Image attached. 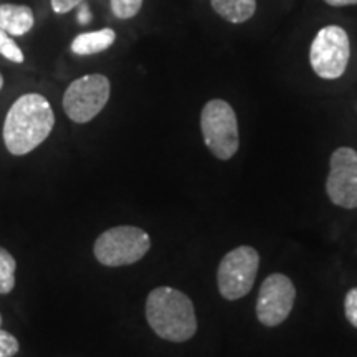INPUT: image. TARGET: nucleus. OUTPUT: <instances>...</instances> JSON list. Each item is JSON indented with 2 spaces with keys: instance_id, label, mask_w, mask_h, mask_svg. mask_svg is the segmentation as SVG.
<instances>
[{
  "instance_id": "nucleus-1",
  "label": "nucleus",
  "mask_w": 357,
  "mask_h": 357,
  "mask_svg": "<svg viewBox=\"0 0 357 357\" xmlns=\"http://www.w3.org/2000/svg\"><path fill=\"white\" fill-rule=\"evenodd\" d=\"M55 114L48 100L38 93L20 96L8 109L3 124V142L8 153L25 155L50 136Z\"/></svg>"
},
{
  "instance_id": "nucleus-2",
  "label": "nucleus",
  "mask_w": 357,
  "mask_h": 357,
  "mask_svg": "<svg viewBox=\"0 0 357 357\" xmlns=\"http://www.w3.org/2000/svg\"><path fill=\"white\" fill-rule=\"evenodd\" d=\"M146 319L159 337L185 342L197 333L194 303L176 288L159 287L147 294Z\"/></svg>"
},
{
  "instance_id": "nucleus-3",
  "label": "nucleus",
  "mask_w": 357,
  "mask_h": 357,
  "mask_svg": "<svg viewBox=\"0 0 357 357\" xmlns=\"http://www.w3.org/2000/svg\"><path fill=\"white\" fill-rule=\"evenodd\" d=\"M149 248L151 238L144 230L132 225H119L98 236L93 253L101 265L118 268L142 260Z\"/></svg>"
},
{
  "instance_id": "nucleus-4",
  "label": "nucleus",
  "mask_w": 357,
  "mask_h": 357,
  "mask_svg": "<svg viewBox=\"0 0 357 357\" xmlns=\"http://www.w3.org/2000/svg\"><path fill=\"white\" fill-rule=\"evenodd\" d=\"M205 146L220 160L234 158L240 146L238 121L231 106L223 100H211L200 113Z\"/></svg>"
},
{
  "instance_id": "nucleus-5",
  "label": "nucleus",
  "mask_w": 357,
  "mask_h": 357,
  "mask_svg": "<svg viewBox=\"0 0 357 357\" xmlns=\"http://www.w3.org/2000/svg\"><path fill=\"white\" fill-rule=\"evenodd\" d=\"M351 58L347 32L339 25H328L316 33L311 43V68L323 79H337L344 75Z\"/></svg>"
},
{
  "instance_id": "nucleus-6",
  "label": "nucleus",
  "mask_w": 357,
  "mask_h": 357,
  "mask_svg": "<svg viewBox=\"0 0 357 357\" xmlns=\"http://www.w3.org/2000/svg\"><path fill=\"white\" fill-rule=\"evenodd\" d=\"M260 265V255L253 247L242 245L222 258L217 271L218 291L225 300L235 301L252 291Z\"/></svg>"
},
{
  "instance_id": "nucleus-7",
  "label": "nucleus",
  "mask_w": 357,
  "mask_h": 357,
  "mask_svg": "<svg viewBox=\"0 0 357 357\" xmlns=\"http://www.w3.org/2000/svg\"><path fill=\"white\" fill-rule=\"evenodd\" d=\"M111 83L105 75H86L75 79L63 95V109L73 123L95 119L109 101Z\"/></svg>"
},
{
  "instance_id": "nucleus-8",
  "label": "nucleus",
  "mask_w": 357,
  "mask_h": 357,
  "mask_svg": "<svg viewBox=\"0 0 357 357\" xmlns=\"http://www.w3.org/2000/svg\"><path fill=\"white\" fill-rule=\"evenodd\" d=\"M296 300L293 281L283 273H273L263 281L257 300V318L266 328L284 323Z\"/></svg>"
},
{
  "instance_id": "nucleus-9",
  "label": "nucleus",
  "mask_w": 357,
  "mask_h": 357,
  "mask_svg": "<svg viewBox=\"0 0 357 357\" xmlns=\"http://www.w3.org/2000/svg\"><path fill=\"white\" fill-rule=\"evenodd\" d=\"M326 192L334 205L357 208V153L352 147H339L329 159Z\"/></svg>"
},
{
  "instance_id": "nucleus-10",
  "label": "nucleus",
  "mask_w": 357,
  "mask_h": 357,
  "mask_svg": "<svg viewBox=\"0 0 357 357\" xmlns=\"http://www.w3.org/2000/svg\"><path fill=\"white\" fill-rule=\"evenodd\" d=\"M35 22L33 10L26 6L2 3L0 6V29L13 37H22L32 30Z\"/></svg>"
},
{
  "instance_id": "nucleus-11",
  "label": "nucleus",
  "mask_w": 357,
  "mask_h": 357,
  "mask_svg": "<svg viewBox=\"0 0 357 357\" xmlns=\"http://www.w3.org/2000/svg\"><path fill=\"white\" fill-rule=\"evenodd\" d=\"M116 40V32L113 29H102L98 32H86L78 35L77 38L71 42V52L77 55H96L108 50Z\"/></svg>"
},
{
  "instance_id": "nucleus-12",
  "label": "nucleus",
  "mask_w": 357,
  "mask_h": 357,
  "mask_svg": "<svg viewBox=\"0 0 357 357\" xmlns=\"http://www.w3.org/2000/svg\"><path fill=\"white\" fill-rule=\"evenodd\" d=\"M212 8L230 24H243L255 15L257 0H211Z\"/></svg>"
},
{
  "instance_id": "nucleus-13",
  "label": "nucleus",
  "mask_w": 357,
  "mask_h": 357,
  "mask_svg": "<svg viewBox=\"0 0 357 357\" xmlns=\"http://www.w3.org/2000/svg\"><path fill=\"white\" fill-rule=\"evenodd\" d=\"M17 261L10 252L0 247V294H8L15 288Z\"/></svg>"
},
{
  "instance_id": "nucleus-14",
  "label": "nucleus",
  "mask_w": 357,
  "mask_h": 357,
  "mask_svg": "<svg viewBox=\"0 0 357 357\" xmlns=\"http://www.w3.org/2000/svg\"><path fill=\"white\" fill-rule=\"evenodd\" d=\"M142 7V0H111V10L118 19L128 20L136 17Z\"/></svg>"
},
{
  "instance_id": "nucleus-15",
  "label": "nucleus",
  "mask_w": 357,
  "mask_h": 357,
  "mask_svg": "<svg viewBox=\"0 0 357 357\" xmlns=\"http://www.w3.org/2000/svg\"><path fill=\"white\" fill-rule=\"evenodd\" d=\"M0 55L6 56L7 60L13 61V63H24L25 56L24 52L20 50V47L13 40L8 37L7 32H3L0 29Z\"/></svg>"
},
{
  "instance_id": "nucleus-16",
  "label": "nucleus",
  "mask_w": 357,
  "mask_h": 357,
  "mask_svg": "<svg viewBox=\"0 0 357 357\" xmlns=\"http://www.w3.org/2000/svg\"><path fill=\"white\" fill-rule=\"evenodd\" d=\"M20 344L17 337L0 328V357H13L19 352Z\"/></svg>"
},
{
  "instance_id": "nucleus-17",
  "label": "nucleus",
  "mask_w": 357,
  "mask_h": 357,
  "mask_svg": "<svg viewBox=\"0 0 357 357\" xmlns=\"http://www.w3.org/2000/svg\"><path fill=\"white\" fill-rule=\"evenodd\" d=\"M346 319L357 329V287L347 291L344 298Z\"/></svg>"
},
{
  "instance_id": "nucleus-18",
  "label": "nucleus",
  "mask_w": 357,
  "mask_h": 357,
  "mask_svg": "<svg viewBox=\"0 0 357 357\" xmlns=\"http://www.w3.org/2000/svg\"><path fill=\"white\" fill-rule=\"evenodd\" d=\"M84 0H52V8L55 13H68Z\"/></svg>"
},
{
  "instance_id": "nucleus-19",
  "label": "nucleus",
  "mask_w": 357,
  "mask_h": 357,
  "mask_svg": "<svg viewBox=\"0 0 357 357\" xmlns=\"http://www.w3.org/2000/svg\"><path fill=\"white\" fill-rule=\"evenodd\" d=\"M79 6H82V3H79ZM89 20H91V13H89V8L86 3H83L78 13V22H82V24H88Z\"/></svg>"
},
{
  "instance_id": "nucleus-20",
  "label": "nucleus",
  "mask_w": 357,
  "mask_h": 357,
  "mask_svg": "<svg viewBox=\"0 0 357 357\" xmlns=\"http://www.w3.org/2000/svg\"><path fill=\"white\" fill-rule=\"evenodd\" d=\"M328 6L331 7H347V6H357V0H324Z\"/></svg>"
},
{
  "instance_id": "nucleus-21",
  "label": "nucleus",
  "mask_w": 357,
  "mask_h": 357,
  "mask_svg": "<svg viewBox=\"0 0 357 357\" xmlns=\"http://www.w3.org/2000/svg\"><path fill=\"white\" fill-rule=\"evenodd\" d=\"M2 88H3V77L0 75V89H2Z\"/></svg>"
},
{
  "instance_id": "nucleus-22",
  "label": "nucleus",
  "mask_w": 357,
  "mask_h": 357,
  "mask_svg": "<svg viewBox=\"0 0 357 357\" xmlns=\"http://www.w3.org/2000/svg\"><path fill=\"white\" fill-rule=\"evenodd\" d=\"M0 328H2V314H0Z\"/></svg>"
}]
</instances>
